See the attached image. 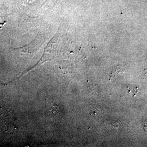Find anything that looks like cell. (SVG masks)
Masks as SVG:
<instances>
[{
	"label": "cell",
	"instance_id": "6da1fadb",
	"mask_svg": "<svg viewBox=\"0 0 147 147\" xmlns=\"http://www.w3.org/2000/svg\"><path fill=\"white\" fill-rule=\"evenodd\" d=\"M99 110V109L97 107H92L89 110L90 114L91 115L96 116L98 113Z\"/></svg>",
	"mask_w": 147,
	"mask_h": 147
}]
</instances>
